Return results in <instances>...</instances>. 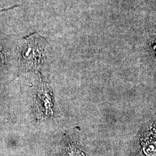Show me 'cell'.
<instances>
[{"mask_svg": "<svg viewBox=\"0 0 156 156\" xmlns=\"http://www.w3.org/2000/svg\"><path fill=\"white\" fill-rule=\"evenodd\" d=\"M17 6H13L11 7V8H6V9H1L0 12H4L5 11H8V10H9V9H12V8H15V7H17Z\"/></svg>", "mask_w": 156, "mask_h": 156, "instance_id": "obj_5", "label": "cell"}, {"mask_svg": "<svg viewBox=\"0 0 156 156\" xmlns=\"http://www.w3.org/2000/svg\"><path fill=\"white\" fill-rule=\"evenodd\" d=\"M144 151L146 154L148 156H156V143H151L147 144L144 147Z\"/></svg>", "mask_w": 156, "mask_h": 156, "instance_id": "obj_2", "label": "cell"}, {"mask_svg": "<svg viewBox=\"0 0 156 156\" xmlns=\"http://www.w3.org/2000/svg\"><path fill=\"white\" fill-rule=\"evenodd\" d=\"M68 156H85L83 152L76 147H71L68 152Z\"/></svg>", "mask_w": 156, "mask_h": 156, "instance_id": "obj_3", "label": "cell"}, {"mask_svg": "<svg viewBox=\"0 0 156 156\" xmlns=\"http://www.w3.org/2000/svg\"><path fill=\"white\" fill-rule=\"evenodd\" d=\"M24 39L21 53L23 64L28 68L37 67L44 60L47 42L36 32L27 36Z\"/></svg>", "mask_w": 156, "mask_h": 156, "instance_id": "obj_1", "label": "cell"}, {"mask_svg": "<svg viewBox=\"0 0 156 156\" xmlns=\"http://www.w3.org/2000/svg\"><path fill=\"white\" fill-rule=\"evenodd\" d=\"M5 62V56L3 51V49L0 46V67H1Z\"/></svg>", "mask_w": 156, "mask_h": 156, "instance_id": "obj_4", "label": "cell"}]
</instances>
